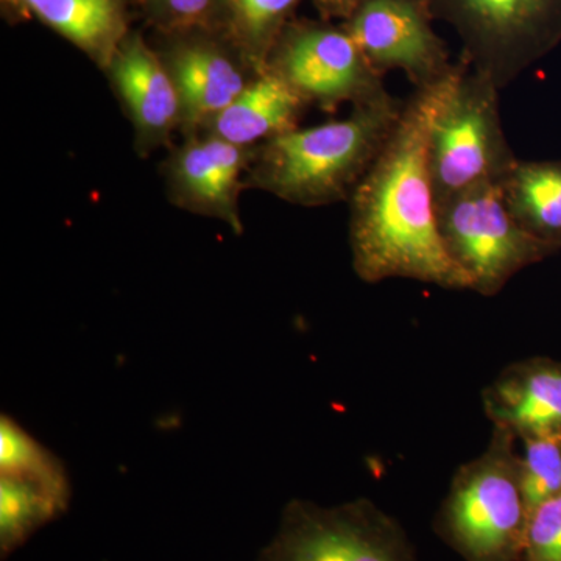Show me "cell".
<instances>
[{"mask_svg": "<svg viewBox=\"0 0 561 561\" xmlns=\"http://www.w3.org/2000/svg\"><path fill=\"white\" fill-rule=\"evenodd\" d=\"M301 0H224L221 32L257 72L267 69L268 57L280 33L295 20Z\"/></svg>", "mask_w": 561, "mask_h": 561, "instance_id": "obj_17", "label": "cell"}, {"mask_svg": "<svg viewBox=\"0 0 561 561\" xmlns=\"http://www.w3.org/2000/svg\"><path fill=\"white\" fill-rule=\"evenodd\" d=\"M501 184L515 219L537 238L559 243L561 164L518 160Z\"/></svg>", "mask_w": 561, "mask_h": 561, "instance_id": "obj_16", "label": "cell"}, {"mask_svg": "<svg viewBox=\"0 0 561 561\" xmlns=\"http://www.w3.org/2000/svg\"><path fill=\"white\" fill-rule=\"evenodd\" d=\"M0 476L38 483L70 502V482L61 461L9 415L0 419Z\"/></svg>", "mask_w": 561, "mask_h": 561, "instance_id": "obj_19", "label": "cell"}, {"mask_svg": "<svg viewBox=\"0 0 561 561\" xmlns=\"http://www.w3.org/2000/svg\"><path fill=\"white\" fill-rule=\"evenodd\" d=\"M494 426L516 437L561 434V368L548 364L508 367L483 391Z\"/></svg>", "mask_w": 561, "mask_h": 561, "instance_id": "obj_11", "label": "cell"}, {"mask_svg": "<svg viewBox=\"0 0 561 561\" xmlns=\"http://www.w3.org/2000/svg\"><path fill=\"white\" fill-rule=\"evenodd\" d=\"M257 561H419L408 534L371 501L321 507L294 500Z\"/></svg>", "mask_w": 561, "mask_h": 561, "instance_id": "obj_7", "label": "cell"}, {"mask_svg": "<svg viewBox=\"0 0 561 561\" xmlns=\"http://www.w3.org/2000/svg\"><path fill=\"white\" fill-rule=\"evenodd\" d=\"M161 33L220 31L224 0H139Z\"/></svg>", "mask_w": 561, "mask_h": 561, "instance_id": "obj_21", "label": "cell"}, {"mask_svg": "<svg viewBox=\"0 0 561 561\" xmlns=\"http://www.w3.org/2000/svg\"><path fill=\"white\" fill-rule=\"evenodd\" d=\"M242 147L221 138L191 144L175 164V180L184 198L216 210L238 227L234 198L243 168Z\"/></svg>", "mask_w": 561, "mask_h": 561, "instance_id": "obj_15", "label": "cell"}, {"mask_svg": "<svg viewBox=\"0 0 561 561\" xmlns=\"http://www.w3.org/2000/svg\"><path fill=\"white\" fill-rule=\"evenodd\" d=\"M404 102L393 95L354 106L346 119L294 128L268 140L260 181L284 201L317 206L342 201L370 171Z\"/></svg>", "mask_w": 561, "mask_h": 561, "instance_id": "obj_2", "label": "cell"}, {"mask_svg": "<svg viewBox=\"0 0 561 561\" xmlns=\"http://www.w3.org/2000/svg\"><path fill=\"white\" fill-rule=\"evenodd\" d=\"M463 68L465 61H457L445 79L415 88L381 153L351 195L353 265L365 283L408 278L471 290L467 273L443 243L427 158L432 122Z\"/></svg>", "mask_w": 561, "mask_h": 561, "instance_id": "obj_1", "label": "cell"}, {"mask_svg": "<svg viewBox=\"0 0 561 561\" xmlns=\"http://www.w3.org/2000/svg\"><path fill=\"white\" fill-rule=\"evenodd\" d=\"M68 502L25 479L0 476V556L20 549L35 531L68 512Z\"/></svg>", "mask_w": 561, "mask_h": 561, "instance_id": "obj_18", "label": "cell"}, {"mask_svg": "<svg viewBox=\"0 0 561 561\" xmlns=\"http://www.w3.org/2000/svg\"><path fill=\"white\" fill-rule=\"evenodd\" d=\"M162 35L168 39L162 60L175 81L181 108L191 119L216 117L245 90V80L234 60V55L241 54L224 32L192 31Z\"/></svg>", "mask_w": 561, "mask_h": 561, "instance_id": "obj_10", "label": "cell"}, {"mask_svg": "<svg viewBox=\"0 0 561 561\" xmlns=\"http://www.w3.org/2000/svg\"><path fill=\"white\" fill-rule=\"evenodd\" d=\"M443 243L467 273L471 290L500 294L527 265L559 243L537 238L513 216L501 183L483 184L437 205Z\"/></svg>", "mask_w": 561, "mask_h": 561, "instance_id": "obj_6", "label": "cell"}, {"mask_svg": "<svg viewBox=\"0 0 561 561\" xmlns=\"http://www.w3.org/2000/svg\"><path fill=\"white\" fill-rule=\"evenodd\" d=\"M435 21L451 25L461 58L497 90L561 41V0H427Z\"/></svg>", "mask_w": 561, "mask_h": 561, "instance_id": "obj_5", "label": "cell"}, {"mask_svg": "<svg viewBox=\"0 0 561 561\" xmlns=\"http://www.w3.org/2000/svg\"><path fill=\"white\" fill-rule=\"evenodd\" d=\"M267 69L278 73L305 102L323 110L354 106L389 95L383 77L371 68L343 24L294 20L280 33Z\"/></svg>", "mask_w": 561, "mask_h": 561, "instance_id": "obj_8", "label": "cell"}, {"mask_svg": "<svg viewBox=\"0 0 561 561\" xmlns=\"http://www.w3.org/2000/svg\"><path fill=\"white\" fill-rule=\"evenodd\" d=\"M434 21L427 0H360L342 24L379 76L402 70L424 88L457 68Z\"/></svg>", "mask_w": 561, "mask_h": 561, "instance_id": "obj_9", "label": "cell"}, {"mask_svg": "<svg viewBox=\"0 0 561 561\" xmlns=\"http://www.w3.org/2000/svg\"><path fill=\"white\" fill-rule=\"evenodd\" d=\"M111 73L138 127L147 135L169 130L181 102L171 70L138 33H128L110 61Z\"/></svg>", "mask_w": 561, "mask_h": 561, "instance_id": "obj_12", "label": "cell"}, {"mask_svg": "<svg viewBox=\"0 0 561 561\" xmlns=\"http://www.w3.org/2000/svg\"><path fill=\"white\" fill-rule=\"evenodd\" d=\"M46 24L62 38L87 51L95 61L110 65L128 35L125 0H3Z\"/></svg>", "mask_w": 561, "mask_h": 561, "instance_id": "obj_13", "label": "cell"}, {"mask_svg": "<svg viewBox=\"0 0 561 561\" xmlns=\"http://www.w3.org/2000/svg\"><path fill=\"white\" fill-rule=\"evenodd\" d=\"M523 560L561 561V493L530 512Z\"/></svg>", "mask_w": 561, "mask_h": 561, "instance_id": "obj_22", "label": "cell"}, {"mask_svg": "<svg viewBox=\"0 0 561 561\" xmlns=\"http://www.w3.org/2000/svg\"><path fill=\"white\" fill-rule=\"evenodd\" d=\"M515 437L494 426L489 448L457 471L438 512L435 530L465 561L523 560L530 513Z\"/></svg>", "mask_w": 561, "mask_h": 561, "instance_id": "obj_3", "label": "cell"}, {"mask_svg": "<svg viewBox=\"0 0 561 561\" xmlns=\"http://www.w3.org/2000/svg\"><path fill=\"white\" fill-rule=\"evenodd\" d=\"M305 101L272 69L256 80L228 108L214 117L217 138L243 147L294 130Z\"/></svg>", "mask_w": 561, "mask_h": 561, "instance_id": "obj_14", "label": "cell"}, {"mask_svg": "<svg viewBox=\"0 0 561 561\" xmlns=\"http://www.w3.org/2000/svg\"><path fill=\"white\" fill-rule=\"evenodd\" d=\"M360 0H312L321 20L345 21L359 5Z\"/></svg>", "mask_w": 561, "mask_h": 561, "instance_id": "obj_23", "label": "cell"}, {"mask_svg": "<svg viewBox=\"0 0 561 561\" xmlns=\"http://www.w3.org/2000/svg\"><path fill=\"white\" fill-rule=\"evenodd\" d=\"M522 481L529 513L561 493V434L524 437Z\"/></svg>", "mask_w": 561, "mask_h": 561, "instance_id": "obj_20", "label": "cell"}, {"mask_svg": "<svg viewBox=\"0 0 561 561\" xmlns=\"http://www.w3.org/2000/svg\"><path fill=\"white\" fill-rule=\"evenodd\" d=\"M427 158L437 205L502 183L518 161L502 128L500 90L467 62L432 122Z\"/></svg>", "mask_w": 561, "mask_h": 561, "instance_id": "obj_4", "label": "cell"}]
</instances>
